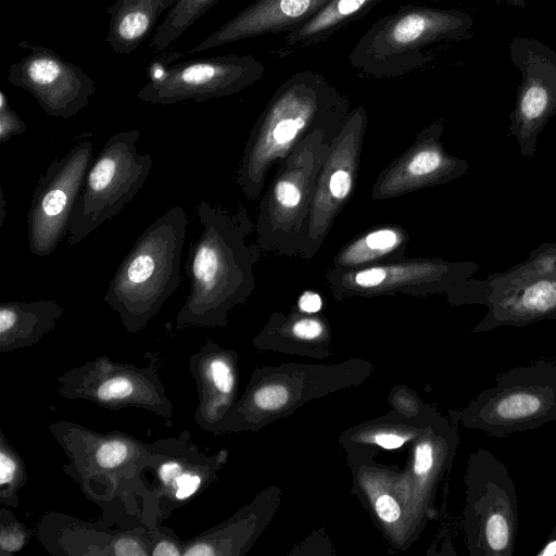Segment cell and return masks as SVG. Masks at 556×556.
<instances>
[{"label":"cell","mask_w":556,"mask_h":556,"mask_svg":"<svg viewBox=\"0 0 556 556\" xmlns=\"http://www.w3.org/2000/svg\"><path fill=\"white\" fill-rule=\"evenodd\" d=\"M330 0H255L187 51L194 54L243 39L289 33Z\"/></svg>","instance_id":"obj_20"},{"label":"cell","mask_w":556,"mask_h":556,"mask_svg":"<svg viewBox=\"0 0 556 556\" xmlns=\"http://www.w3.org/2000/svg\"><path fill=\"white\" fill-rule=\"evenodd\" d=\"M218 1L220 0H179L156 27L150 48L154 52L166 50Z\"/></svg>","instance_id":"obj_27"},{"label":"cell","mask_w":556,"mask_h":556,"mask_svg":"<svg viewBox=\"0 0 556 556\" xmlns=\"http://www.w3.org/2000/svg\"><path fill=\"white\" fill-rule=\"evenodd\" d=\"M367 125V112L358 105L350 111L333 138L317 177L307 219L299 236L298 257L311 260L316 256L337 217L352 198Z\"/></svg>","instance_id":"obj_13"},{"label":"cell","mask_w":556,"mask_h":556,"mask_svg":"<svg viewBox=\"0 0 556 556\" xmlns=\"http://www.w3.org/2000/svg\"><path fill=\"white\" fill-rule=\"evenodd\" d=\"M156 356L143 367L101 355L67 369L58 377V393L118 410L140 408L170 420L174 404L161 380Z\"/></svg>","instance_id":"obj_11"},{"label":"cell","mask_w":556,"mask_h":556,"mask_svg":"<svg viewBox=\"0 0 556 556\" xmlns=\"http://www.w3.org/2000/svg\"><path fill=\"white\" fill-rule=\"evenodd\" d=\"M189 372L198 393L194 421L202 430L217 433L235 388L229 355L207 340L190 355Z\"/></svg>","instance_id":"obj_21"},{"label":"cell","mask_w":556,"mask_h":556,"mask_svg":"<svg viewBox=\"0 0 556 556\" xmlns=\"http://www.w3.org/2000/svg\"><path fill=\"white\" fill-rule=\"evenodd\" d=\"M198 217L202 230L185 264L190 289L175 318L178 330L225 326L228 312L256 287L254 268L262 251L248 239L255 224L247 208L230 211L203 200Z\"/></svg>","instance_id":"obj_1"},{"label":"cell","mask_w":556,"mask_h":556,"mask_svg":"<svg viewBox=\"0 0 556 556\" xmlns=\"http://www.w3.org/2000/svg\"><path fill=\"white\" fill-rule=\"evenodd\" d=\"M33 530L3 506L0 509V555L10 556L20 552L30 540Z\"/></svg>","instance_id":"obj_29"},{"label":"cell","mask_w":556,"mask_h":556,"mask_svg":"<svg viewBox=\"0 0 556 556\" xmlns=\"http://www.w3.org/2000/svg\"><path fill=\"white\" fill-rule=\"evenodd\" d=\"M139 129L118 131L92 161L71 214L67 243L76 245L116 216L142 189L153 160L140 153Z\"/></svg>","instance_id":"obj_8"},{"label":"cell","mask_w":556,"mask_h":556,"mask_svg":"<svg viewBox=\"0 0 556 556\" xmlns=\"http://www.w3.org/2000/svg\"><path fill=\"white\" fill-rule=\"evenodd\" d=\"M298 306L303 313H317L323 306V301L318 292L305 290L298 300Z\"/></svg>","instance_id":"obj_36"},{"label":"cell","mask_w":556,"mask_h":556,"mask_svg":"<svg viewBox=\"0 0 556 556\" xmlns=\"http://www.w3.org/2000/svg\"><path fill=\"white\" fill-rule=\"evenodd\" d=\"M28 54L9 66L8 83L28 91L49 116L71 118L96 92V81L81 67L48 47L22 40Z\"/></svg>","instance_id":"obj_17"},{"label":"cell","mask_w":556,"mask_h":556,"mask_svg":"<svg viewBox=\"0 0 556 556\" xmlns=\"http://www.w3.org/2000/svg\"><path fill=\"white\" fill-rule=\"evenodd\" d=\"M288 400V391L282 386H267L254 393L253 401L262 409H276Z\"/></svg>","instance_id":"obj_32"},{"label":"cell","mask_w":556,"mask_h":556,"mask_svg":"<svg viewBox=\"0 0 556 556\" xmlns=\"http://www.w3.org/2000/svg\"><path fill=\"white\" fill-rule=\"evenodd\" d=\"M515 1H518V0H515Z\"/></svg>","instance_id":"obj_40"},{"label":"cell","mask_w":556,"mask_h":556,"mask_svg":"<svg viewBox=\"0 0 556 556\" xmlns=\"http://www.w3.org/2000/svg\"><path fill=\"white\" fill-rule=\"evenodd\" d=\"M64 307L55 300L0 303V353L30 348L52 331Z\"/></svg>","instance_id":"obj_22"},{"label":"cell","mask_w":556,"mask_h":556,"mask_svg":"<svg viewBox=\"0 0 556 556\" xmlns=\"http://www.w3.org/2000/svg\"><path fill=\"white\" fill-rule=\"evenodd\" d=\"M467 533L473 556H511L517 538L518 496L507 467L491 451L471 454L468 466Z\"/></svg>","instance_id":"obj_12"},{"label":"cell","mask_w":556,"mask_h":556,"mask_svg":"<svg viewBox=\"0 0 556 556\" xmlns=\"http://www.w3.org/2000/svg\"><path fill=\"white\" fill-rule=\"evenodd\" d=\"M350 101L323 75L301 71L273 93L250 131L236 181L250 200L258 199L268 174L315 131H339Z\"/></svg>","instance_id":"obj_2"},{"label":"cell","mask_w":556,"mask_h":556,"mask_svg":"<svg viewBox=\"0 0 556 556\" xmlns=\"http://www.w3.org/2000/svg\"><path fill=\"white\" fill-rule=\"evenodd\" d=\"M376 443L380 446H382L383 448H387V450H392V448H397L400 447L405 439L400 437V435H396V434H393V433H381V434H378L376 438Z\"/></svg>","instance_id":"obj_37"},{"label":"cell","mask_w":556,"mask_h":556,"mask_svg":"<svg viewBox=\"0 0 556 556\" xmlns=\"http://www.w3.org/2000/svg\"><path fill=\"white\" fill-rule=\"evenodd\" d=\"M376 510L379 517L387 522L395 521L401 514L397 503L389 495H382L377 500Z\"/></svg>","instance_id":"obj_34"},{"label":"cell","mask_w":556,"mask_h":556,"mask_svg":"<svg viewBox=\"0 0 556 556\" xmlns=\"http://www.w3.org/2000/svg\"><path fill=\"white\" fill-rule=\"evenodd\" d=\"M150 456L142 472L141 520L155 528L174 510L190 503L215 480L222 463L219 454L207 455L188 430L149 443Z\"/></svg>","instance_id":"obj_10"},{"label":"cell","mask_w":556,"mask_h":556,"mask_svg":"<svg viewBox=\"0 0 556 556\" xmlns=\"http://www.w3.org/2000/svg\"><path fill=\"white\" fill-rule=\"evenodd\" d=\"M523 80L509 116L508 136L527 159L535 155L538 140L556 114V62L544 54L523 62Z\"/></svg>","instance_id":"obj_19"},{"label":"cell","mask_w":556,"mask_h":556,"mask_svg":"<svg viewBox=\"0 0 556 556\" xmlns=\"http://www.w3.org/2000/svg\"><path fill=\"white\" fill-rule=\"evenodd\" d=\"M464 419L467 427L496 438L556 422V363L536 361L500 372Z\"/></svg>","instance_id":"obj_9"},{"label":"cell","mask_w":556,"mask_h":556,"mask_svg":"<svg viewBox=\"0 0 556 556\" xmlns=\"http://www.w3.org/2000/svg\"><path fill=\"white\" fill-rule=\"evenodd\" d=\"M409 235L399 225L386 224L366 230L333 255L328 270H350L405 258Z\"/></svg>","instance_id":"obj_25"},{"label":"cell","mask_w":556,"mask_h":556,"mask_svg":"<svg viewBox=\"0 0 556 556\" xmlns=\"http://www.w3.org/2000/svg\"><path fill=\"white\" fill-rule=\"evenodd\" d=\"M453 304H481L485 315L472 332L525 327L556 319V241L536 247L521 263L484 279L473 277L451 290Z\"/></svg>","instance_id":"obj_5"},{"label":"cell","mask_w":556,"mask_h":556,"mask_svg":"<svg viewBox=\"0 0 556 556\" xmlns=\"http://www.w3.org/2000/svg\"><path fill=\"white\" fill-rule=\"evenodd\" d=\"M433 465L432 446L429 443L419 444L416 448L415 471L426 473Z\"/></svg>","instance_id":"obj_35"},{"label":"cell","mask_w":556,"mask_h":556,"mask_svg":"<svg viewBox=\"0 0 556 556\" xmlns=\"http://www.w3.org/2000/svg\"><path fill=\"white\" fill-rule=\"evenodd\" d=\"M339 131L311 134L277 166L257 208L254 230L261 251L296 256L319 170Z\"/></svg>","instance_id":"obj_6"},{"label":"cell","mask_w":556,"mask_h":556,"mask_svg":"<svg viewBox=\"0 0 556 556\" xmlns=\"http://www.w3.org/2000/svg\"><path fill=\"white\" fill-rule=\"evenodd\" d=\"M68 463L62 471L106 513L132 511L141 498L149 443L113 430L99 432L65 419L49 425Z\"/></svg>","instance_id":"obj_4"},{"label":"cell","mask_w":556,"mask_h":556,"mask_svg":"<svg viewBox=\"0 0 556 556\" xmlns=\"http://www.w3.org/2000/svg\"><path fill=\"white\" fill-rule=\"evenodd\" d=\"M265 65L251 54H226L167 65L151 63L148 83L137 97L151 104L206 100L236 94L265 75Z\"/></svg>","instance_id":"obj_14"},{"label":"cell","mask_w":556,"mask_h":556,"mask_svg":"<svg viewBox=\"0 0 556 556\" xmlns=\"http://www.w3.org/2000/svg\"><path fill=\"white\" fill-rule=\"evenodd\" d=\"M26 483L25 462L0 430V504L17 507L18 492Z\"/></svg>","instance_id":"obj_28"},{"label":"cell","mask_w":556,"mask_h":556,"mask_svg":"<svg viewBox=\"0 0 556 556\" xmlns=\"http://www.w3.org/2000/svg\"><path fill=\"white\" fill-rule=\"evenodd\" d=\"M471 24L468 14L456 10L403 8L374 23L349 60L367 75L396 76L420 64L427 47L464 35Z\"/></svg>","instance_id":"obj_7"},{"label":"cell","mask_w":556,"mask_h":556,"mask_svg":"<svg viewBox=\"0 0 556 556\" xmlns=\"http://www.w3.org/2000/svg\"><path fill=\"white\" fill-rule=\"evenodd\" d=\"M179 0H115L105 41L113 53L130 54L148 38L160 16Z\"/></svg>","instance_id":"obj_24"},{"label":"cell","mask_w":556,"mask_h":556,"mask_svg":"<svg viewBox=\"0 0 556 556\" xmlns=\"http://www.w3.org/2000/svg\"><path fill=\"white\" fill-rule=\"evenodd\" d=\"M479 265L472 261L452 262L441 257H405L350 270H326L325 279L333 295L371 296L391 293L447 294L473 277Z\"/></svg>","instance_id":"obj_15"},{"label":"cell","mask_w":556,"mask_h":556,"mask_svg":"<svg viewBox=\"0 0 556 556\" xmlns=\"http://www.w3.org/2000/svg\"><path fill=\"white\" fill-rule=\"evenodd\" d=\"M556 555V523L555 527L547 538L545 544L536 553V556H555Z\"/></svg>","instance_id":"obj_38"},{"label":"cell","mask_w":556,"mask_h":556,"mask_svg":"<svg viewBox=\"0 0 556 556\" xmlns=\"http://www.w3.org/2000/svg\"><path fill=\"white\" fill-rule=\"evenodd\" d=\"M378 1L380 0H330L308 21L287 33L275 54L282 58L324 41L336 30L369 11Z\"/></svg>","instance_id":"obj_26"},{"label":"cell","mask_w":556,"mask_h":556,"mask_svg":"<svg viewBox=\"0 0 556 556\" xmlns=\"http://www.w3.org/2000/svg\"><path fill=\"white\" fill-rule=\"evenodd\" d=\"M91 163L92 141L85 138L54 159L40 177L27 215L28 247L35 256L52 254L66 237L72 211Z\"/></svg>","instance_id":"obj_16"},{"label":"cell","mask_w":556,"mask_h":556,"mask_svg":"<svg viewBox=\"0 0 556 556\" xmlns=\"http://www.w3.org/2000/svg\"><path fill=\"white\" fill-rule=\"evenodd\" d=\"M187 225L182 206H172L143 230L114 273L104 301L126 331L144 329L177 290Z\"/></svg>","instance_id":"obj_3"},{"label":"cell","mask_w":556,"mask_h":556,"mask_svg":"<svg viewBox=\"0 0 556 556\" xmlns=\"http://www.w3.org/2000/svg\"><path fill=\"white\" fill-rule=\"evenodd\" d=\"M152 532L150 556H182L184 540L173 530L157 526L152 528Z\"/></svg>","instance_id":"obj_31"},{"label":"cell","mask_w":556,"mask_h":556,"mask_svg":"<svg viewBox=\"0 0 556 556\" xmlns=\"http://www.w3.org/2000/svg\"><path fill=\"white\" fill-rule=\"evenodd\" d=\"M443 130L442 119L424 127L412 144L378 174L370 199L390 200L466 175L469 162L445 149L441 140Z\"/></svg>","instance_id":"obj_18"},{"label":"cell","mask_w":556,"mask_h":556,"mask_svg":"<svg viewBox=\"0 0 556 556\" xmlns=\"http://www.w3.org/2000/svg\"><path fill=\"white\" fill-rule=\"evenodd\" d=\"M0 206H1V211H0V227L3 226V223H4V217H5V212H7V202L4 200V197H3V191L1 190L0 191Z\"/></svg>","instance_id":"obj_39"},{"label":"cell","mask_w":556,"mask_h":556,"mask_svg":"<svg viewBox=\"0 0 556 556\" xmlns=\"http://www.w3.org/2000/svg\"><path fill=\"white\" fill-rule=\"evenodd\" d=\"M117 534L55 511L42 517L37 528L39 541L54 555L113 556Z\"/></svg>","instance_id":"obj_23"},{"label":"cell","mask_w":556,"mask_h":556,"mask_svg":"<svg viewBox=\"0 0 556 556\" xmlns=\"http://www.w3.org/2000/svg\"><path fill=\"white\" fill-rule=\"evenodd\" d=\"M324 331V327L318 319L302 318L296 320L292 326V332L302 339H315Z\"/></svg>","instance_id":"obj_33"},{"label":"cell","mask_w":556,"mask_h":556,"mask_svg":"<svg viewBox=\"0 0 556 556\" xmlns=\"http://www.w3.org/2000/svg\"><path fill=\"white\" fill-rule=\"evenodd\" d=\"M26 124L10 105L3 90L0 91V143H5L12 137L24 134Z\"/></svg>","instance_id":"obj_30"}]
</instances>
